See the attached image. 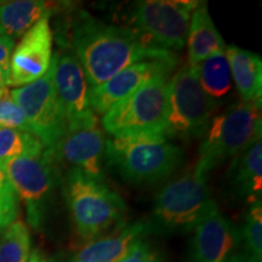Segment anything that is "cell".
<instances>
[{
  "mask_svg": "<svg viewBox=\"0 0 262 262\" xmlns=\"http://www.w3.org/2000/svg\"><path fill=\"white\" fill-rule=\"evenodd\" d=\"M45 147L31 133L0 127V168L21 157L39 156Z\"/></svg>",
  "mask_w": 262,
  "mask_h": 262,
  "instance_id": "cell-22",
  "label": "cell"
},
{
  "mask_svg": "<svg viewBox=\"0 0 262 262\" xmlns=\"http://www.w3.org/2000/svg\"><path fill=\"white\" fill-rule=\"evenodd\" d=\"M15 48V40L5 34H0V68L9 73L10 60Z\"/></svg>",
  "mask_w": 262,
  "mask_h": 262,
  "instance_id": "cell-28",
  "label": "cell"
},
{
  "mask_svg": "<svg viewBox=\"0 0 262 262\" xmlns=\"http://www.w3.org/2000/svg\"><path fill=\"white\" fill-rule=\"evenodd\" d=\"M150 231L148 222H135L88 242L72 262H119Z\"/></svg>",
  "mask_w": 262,
  "mask_h": 262,
  "instance_id": "cell-16",
  "label": "cell"
},
{
  "mask_svg": "<svg viewBox=\"0 0 262 262\" xmlns=\"http://www.w3.org/2000/svg\"><path fill=\"white\" fill-rule=\"evenodd\" d=\"M52 80L67 126L74 125L96 116L90 107L88 83L83 67L71 52H62L52 57Z\"/></svg>",
  "mask_w": 262,
  "mask_h": 262,
  "instance_id": "cell-14",
  "label": "cell"
},
{
  "mask_svg": "<svg viewBox=\"0 0 262 262\" xmlns=\"http://www.w3.org/2000/svg\"><path fill=\"white\" fill-rule=\"evenodd\" d=\"M6 176L26 206L27 221L39 229L44 224L49 204L58 182V165L45 148L39 156L21 157L4 165Z\"/></svg>",
  "mask_w": 262,
  "mask_h": 262,
  "instance_id": "cell-9",
  "label": "cell"
},
{
  "mask_svg": "<svg viewBox=\"0 0 262 262\" xmlns=\"http://www.w3.org/2000/svg\"><path fill=\"white\" fill-rule=\"evenodd\" d=\"M52 62L40 79L10 91L27 120L29 130L45 148H52L63 136L67 122L54 88Z\"/></svg>",
  "mask_w": 262,
  "mask_h": 262,
  "instance_id": "cell-10",
  "label": "cell"
},
{
  "mask_svg": "<svg viewBox=\"0 0 262 262\" xmlns=\"http://www.w3.org/2000/svg\"><path fill=\"white\" fill-rule=\"evenodd\" d=\"M104 156L125 181L155 185L178 169L182 150L163 134H126L107 140Z\"/></svg>",
  "mask_w": 262,
  "mask_h": 262,
  "instance_id": "cell-2",
  "label": "cell"
},
{
  "mask_svg": "<svg viewBox=\"0 0 262 262\" xmlns=\"http://www.w3.org/2000/svg\"><path fill=\"white\" fill-rule=\"evenodd\" d=\"M64 196L74 227L85 241H94L124 226L125 203L102 180L70 169L64 179Z\"/></svg>",
  "mask_w": 262,
  "mask_h": 262,
  "instance_id": "cell-3",
  "label": "cell"
},
{
  "mask_svg": "<svg viewBox=\"0 0 262 262\" xmlns=\"http://www.w3.org/2000/svg\"><path fill=\"white\" fill-rule=\"evenodd\" d=\"M226 262H261L254 258L253 256L245 253V251H235L233 255L228 257V260Z\"/></svg>",
  "mask_w": 262,
  "mask_h": 262,
  "instance_id": "cell-29",
  "label": "cell"
},
{
  "mask_svg": "<svg viewBox=\"0 0 262 262\" xmlns=\"http://www.w3.org/2000/svg\"><path fill=\"white\" fill-rule=\"evenodd\" d=\"M103 131L94 116L74 125L67 126L63 136L52 148L55 162L78 169L90 178L102 180V156L104 153Z\"/></svg>",
  "mask_w": 262,
  "mask_h": 262,
  "instance_id": "cell-11",
  "label": "cell"
},
{
  "mask_svg": "<svg viewBox=\"0 0 262 262\" xmlns=\"http://www.w3.org/2000/svg\"><path fill=\"white\" fill-rule=\"evenodd\" d=\"M0 127L31 133L24 112L9 90L0 95Z\"/></svg>",
  "mask_w": 262,
  "mask_h": 262,
  "instance_id": "cell-26",
  "label": "cell"
},
{
  "mask_svg": "<svg viewBox=\"0 0 262 262\" xmlns=\"http://www.w3.org/2000/svg\"><path fill=\"white\" fill-rule=\"evenodd\" d=\"M175 56L134 63L114 75L106 83L90 88V107L95 114H104L114 104L130 96L137 89L162 75H170L176 66Z\"/></svg>",
  "mask_w": 262,
  "mask_h": 262,
  "instance_id": "cell-13",
  "label": "cell"
},
{
  "mask_svg": "<svg viewBox=\"0 0 262 262\" xmlns=\"http://www.w3.org/2000/svg\"><path fill=\"white\" fill-rule=\"evenodd\" d=\"M9 86V73L0 68V95L5 93Z\"/></svg>",
  "mask_w": 262,
  "mask_h": 262,
  "instance_id": "cell-30",
  "label": "cell"
},
{
  "mask_svg": "<svg viewBox=\"0 0 262 262\" xmlns=\"http://www.w3.org/2000/svg\"><path fill=\"white\" fill-rule=\"evenodd\" d=\"M187 262H198V261H195V260H194V258H193V257H191V258H189V260H188Z\"/></svg>",
  "mask_w": 262,
  "mask_h": 262,
  "instance_id": "cell-32",
  "label": "cell"
},
{
  "mask_svg": "<svg viewBox=\"0 0 262 262\" xmlns=\"http://www.w3.org/2000/svg\"><path fill=\"white\" fill-rule=\"evenodd\" d=\"M192 255L198 262H226L237 251L241 235L212 201L193 228Z\"/></svg>",
  "mask_w": 262,
  "mask_h": 262,
  "instance_id": "cell-15",
  "label": "cell"
},
{
  "mask_svg": "<svg viewBox=\"0 0 262 262\" xmlns=\"http://www.w3.org/2000/svg\"><path fill=\"white\" fill-rule=\"evenodd\" d=\"M70 38L90 88L100 86L137 62L173 56L149 47L133 28L107 25L85 11L74 16Z\"/></svg>",
  "mask_w": 262,
  "mask_h": 262,
  "instance_id": "cell-1",
  "label": "cell"
},
{
  "mask_svg": "<svg viewBox=\"0 0 262 262\" xmlns=\"http://www.w3.org/2000/svg\"><path fill=\"white\" fill-rule=\"evenodd\" d=\"M50 16L37 22L12 51L9 68V85L25 86L40 79L52 62L54 33L50 27Z\"/></svg>",
  "mask_w": 262,
  "mask_h": 262,
  "instance_id": "cell-12",
  "label": "cell"
},
{
  "mask_svg": "<svg viewBox=\"0 0 262 262\" xmlns=\"http://www.w3.org/2000/svg\"><path fill=\"white\" fill-rule=\"evenodd\" d=\"M241 242L244 243L247 254L262 261V206L261 201L253 203L244 219L242 231L239 232Z\"/></svg>",
  "mask_w": 262,
  "mask_h": 262,
  "instance_id": "cell-24",
  "label": "cell"
},
{
  "mask_svg": "<svg viewBox=\"0 0 262 262\" xmlns=\"http://www.w3.org/2000/svg\"><path fill=\"white\" fill-rule=\"evenodd\" d=\"M119 262H163V260L156 253L155 249L142 239Z\"/></svg>",
  "mask_w": 262,
  "mask_h": 262,
  "instance_id": "cell-27",
  "label": "cell"
},
{
  "mask_svg": "<svg viewBox=\"0 0 262 262\" xmlns=\"http://www.w3.org/2000/svg\"><path fill=\"white\" fill-rule=\"evenodd\" d=\"M232 183L239 195L253 203L261 201L262 193V142L255 141L241 153L231 169Z\"/></svg>",
  "mask_w": 262,
  "mask_h": 262,
  "instance_id": "cell-20",
  "label": "cell"
},
{
  "mask_svg": "<svg viewBox=\"0 0 262 262\" xmlns=\"http://www.w3.org/2000/svg\"><path fill=\"white\" fill-rule=\"evenodd\" d=\"M170 75H162L137 89L103 114V129L112 136L126 134L166 135Z\"/></svg>",
  "mask_w": 262,
  "mask_h": 262,
  "instance_id": "cell-5",
  "label": "cell"
},
{
  "mask_svg": "<svg viewBox=\"0 0 262 262\" xmlns=\"http://www.w3.org/2000/svg\"><path fill=\"white\" fill-rule=\"evenodd\" d=\"M211 202L206 176L195 169L183 173L157 194L148 222L150 231L168 234L192 232Z\"/></svg>",
  "mask_w": 262,
  "mask_h": 262,
  "instance_id": "cell-6",
  "label": "cell"
},
{
  "mask_svg": "<svg viewBox=\"0 0 262 262\" xmlns=\"http://www.w3.org/2000/svg\"><path fill=\"white\" fill-rule=\"evenodd\" d=\"M199 2L193 0H147L133 9V28L149 47L181 50L187 42L189 21Z\"/></svg>",
  "mask_w": 262,
  "mask_h": 262,
  "instance_id": "cell-8",
  "label": "cell"
},
{
  "mask_svg": "<svg viewBox=\"0 0 262 262\" xmlns=\"http://www.w3.org/2000/svg\"><path fill=\"white\" fill-rule=\"evenodd\" d=\"M187 44L188 63L193 67H196L216 52L225 51L226 44L212 22L205 3H198L193 10L189 21Z\"/></svg>",
  "mask_w": 262,
  "mask_h": 262,
  "instance_id": "cell-18",
  "label": "cell"
},
{
  "mask_svg": "<svg viewBox=\"0 0 262 262\" xmlns=\"http://www.w3.org/2000/svg\"><path fill=\"white\" fill-rule=\"evenodd\" d=\"M261 103L233 104L216 116L205 131L194 169L203 175L247 150L261 139Z\"/></svg>",
  "mask_w": 262,
  "mask_h": 262,
  "instance_id": "cell-4",
  "label": "cell"
},
{
  "mask_svg": "<svg viewBox=\"0 0 262 262\" xmlns=\"http://www.w3.org/2000/svg\"><path fill=\"white\" fill-rule=\"evenodd\" d=\"M31 234L24 222L16 220L0 233V262H28Z\"/></svg>",
  "mask_w": 262,
  "mask_h": 262,
  "instance_id": "cell-23",
  "label": "cell"
},
{
  "mask_svg": "<svg viewBox=\"0 0 262 262\" xmlns=\"http://www.w3.org/2000/svg\"><path fill=\"white\" fill-rule=\"evenodd\" d=\"M28 262H54L50 258L45 257L44 255H41L39 251H34V253L31 254V256H29V260Z\"/></svg>",
  "mask_w": 262,
  "mask_h": 262,
  "instance_id": "cell-31",
  "label": "cell"
},
{
  "mask_svg": "<svg viewBox=\"0 0 262 262\" xmlns=\"http://www.w3.org/2000/svg\"><path fill=\"white\" fill-rule=\"evenodd\" d=\"M229 71L245 103H261L262 62L254 52L229 45L225 49Z\"/></svg>",
  "mask_w": 262,
  "mask_h": 262,
  "instance_id": "cell-17",
  "label": "cell"
},
{
  "mask_svg": "<svg viewBox=\"0 0 262 262\" xmlns=\"http://www.w3.org/2000/svg\"><path fill=\"white\" fill-rule=\"evenodd\" d=\"M52 5L40 0H15L0 5V33L10 38L24 37L45 16Z\"/></svg>",
  "mask_w": 262,
  "mask_h": 262,
  "instance_id": "cell-19",
  "label": "cell"
},
{
  "mask_svg": "<svg viewBox=\"0 0 262 262\" xmlns=\"http://www.w3.org/2000/svg\"><path fill=\"white\" fill-rule=\"evenodd\" d=\"M198 80L209 97L225 96L231 90L232 75L225 51L216 52L195 67Z\"/></svg>",
  "mask_w": 262,
  "mask_h": 262,
  "instance_id": "cell-21",
  "label": "cell"
},
{
  "mask_svg": "<svg viewBox=\"0 0 262 262\" xmlns=\"http://www.w3.org/2000/svg\"><path fill=\"white\" fill-rule=\"evenodd\" d=\"M215 101L205 94L193 66H183L169 81V114L166 136L193 139L204 136Z\"/></svg>",
  "mask_w": 262,
  "mask_h": 262,
  "instance_id": "cell-7",
  "label": "cell"
},
{
  "mask_svg": "<svg viewBox=\"0 0 262 262\" xmlns=\"http://www.w3.org/2000/svg\"><path fill=\"white\" fill-rule=\"evenodd\" d=\"M0 34H2V33H0Z\"/></svg>",
  "mask_w": 262,
  "mask_h": 262,
  "instance_id": "cell-33",
  "label": "cell"
},
{
  "mask_svg": "<svg viewBox=\"0 0 262 262\" xmlns=\"http://www.w3.org/2000/svg\"><path fill=\"white\" fill-rule=\"evenodd\" d=\"M18 199L14 186L0 168V233L17 219Z\"/></svg>",
  "mask_w": 262,
  "mask_h": 262,
  "instance_id": "cell-25",
  "label": "cell"
}]
</instances>
